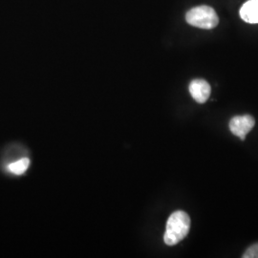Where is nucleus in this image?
Masks as SVG:
<instances>
[{
    "instance_id": "f257e3e1",
    "label": "nucleus",
    "mask_w": 258,
    "mask_h": 258,
    "mask_svg": "<svg viewBox=\"0 0 258 258\" xmlns=\"http://www.w3.org/2000/svg\"><path fill=\"white\" fill-rule=\"evenodd\" d=\"M190 230V217L186 212H173L166 223L164 241L167 246H175L187 236Z\"/></svg>"
},
{
    "instance_id": "f03ea898",
    "label": "nucleus",
    "mask_w": 258,
    "mask_h": 258,
    "mask_svg": "<svg viewBox=\"0 0 258 258\" xmlns=\"http://www.w3.org/2000/svg\"><path fill=\"white\" fill-rule=\"evenodd\" d=\"M185 19L188 24L205 30H211L216 27L219 22L216 12L207 5L197 6L189 10L186 13Z\"/></svg>"
},
{
    "instance_id": "7ed1b4c3",
    "label": "nucleus",
    "mask_w": 258,
    "mask_h": 258,
    "mask_svg": "<svg viewBox=\"0 0 258 258\" xmlns=\"http://www.w3.org/2000/svg\"><path fill=\"white\" fill-rule=\"evenodd\" d=\"M254 125H255V120L253 119L252 116H249V115L233 117L229 124L231 133L239 137L242 141L246 139V135L254 127Z\"/></svg>"
},
{
    "instance_id": "20e7f679",
    "label": "nucleus",
    "mask_w": 258,
    "mask_h": 258,
    "mask_svg": "<svg viewBox=\"0 0 258 258\" xmlns=\"http://www.w3.org/2000/svg\"><path fill=\"white\" fill-rule=\"evenodd\" d=\"M188 88L194 101L198 103L207 102L212 92L211 85L203 79H195L190 83Z\"/></svg>"
},
{
    "instance_id": "39448f33",
    "label": "nucleus",
    "mask_w": 258,
    "mask_h": 258,
    "mask_svg": "<svg viewBox=\"0 0 258 258\" xmlns=\"http://www.w3.org/2000/svg\"><path fill=\"white\" fill-rule=\"evenodd\" d=\"M240 17L250 24L258 23V0H248L240 9Z\"/></svg>"
},
{
    "instance_id": "423d86ee",
    "label": "nucleus",
    "mask_w": 258,
    "mask_h": 258,
    "mask_svg": "<svg viewBox=\"0 0 258 258\" xmlns=\"http://www.w3.org/2000/svg\"><path fill=\"white\" fill-rule=\"evenodd\" d=\"M30 165V161L28 158L20 159L19 161L13 163L8 166V169L12 173L16 175H21L27 170L28 166Z\"/></svg>"
},
{
    "instance_id": "0eeeda50",
    "label": "nucleus",
    "mask_w": 258,
    "mask_h": 258,
    "mask_svg": "<svg viewBox=\"0 0 258 258\" xmlns=\"http://www.w3.org/2000/svg\"><path fill=\"white\" fill-rule=\"evenodd\" d=\"M244 258H258V243L251 245L243 254Z\"/></svg>"
}]
</instances>
